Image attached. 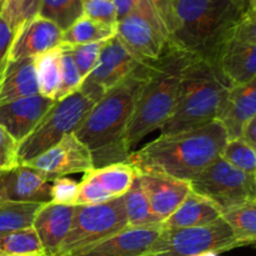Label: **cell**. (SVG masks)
<instances>
[{
	"label": "cell",
	"instance_id": "1",
	"mask_svg": "<svg viewBox=\"0 0 256 256\" xmlns=\"http://www.w3.org/2000/svg\"><path fill=\"white\" fill-rule=\"evenodd\" d=\"M150 62H142L132 74L98 100L74 132L75 136L89 149L94 169L128 162L130 155L128 128Z\"/></svg>",
	"mask_w": 256,
	"mask_h": 256
},
{
	"label": "cell",
	"instance_id": "2",
	"mask_svg": "<svg viewBox=\"0 0 256 256\" xmlns=\"http://www.w3.org/2000/svg\"><path fill=\"white\" fill-rule=\"evenodd\" d=\"M228 142L218 120L196 129L160 135L135 152L128 162L140 174H160L192 182L202 169L220 158Z\"/></svg>",
	"mask_w": 256,
	"mask_h": 256
},
{
	"label": "cell",
	"instance_id": "3",
	"mask_svg": "<svg viewBox=\"0 0 256 256\" xmlns=\"http://www.w3.org/2000/svg\"><path fill=\"white\" fill-rule=\"evenodd\" d=\"M248 8L238 0H174L175 22L169 42L214 65Z\"/></svg>",
	"mask_w": 256,
	"mask_h": 256
},
{
	"label": "cell",
	"instance_id": "4",
	"mask_svg": "<svg viewBox=\"0 0 256 256\" xmlns=\"http://www.w3.org/2000/svg\"><path fill=\"white\" fill-rule=\"evenodd\" d=\"M192 58V52L169 42L162 55L150 62L128 128L129 149L150 132L159 130L169 119L176 104L184 72Z\"/></svg>",
	"mask_w": 256,
	"mask_h": 256
},
{
	"label": "cell",
	"instance_id": "5",
	"mask_svg": "<svg viewBox=\"0 0 256 256\" xmlns=\"http://www.w3.org/2000/svg\"><path fill=\"white\" fill-rule=\"evenodd\" d=\"M230 86L215 65L194 55L182 76L174 110L159 129L160 135L196 129L216 120Z\"/></svg>",
	"mask_w": 256,
	"mask_h": 256
},
{
	"label": "cell",
	"instance_id": "6",
	"mask_svg": "<svg viewBox=\"0 0 256 256\" xmlns=\"http://www.w3.org/2000/svg\"><path fill=\"white\" fill-rule=\"evenodd\" d=\"M94 104L79 90L55 100L36 126L18 144V164L30 162L74 132Z\"/></svg>",
	"mask_w": 256,
	"mask_h": 256
},
{
	"label": "cell",
	"instance_id": "7",
	"mask_svg": "<svg viewBox=\"0 0 256 256\" xmlns=\"http://www.w3.org/2000/svg\"><path fill=\"white\" fill-rule=\"evenodd\" d=\"M128 228L122 198L94 205H76L72 225L54 256H70Z\"/></svg>",
	"mask_w": 256,
	"mask_h": 256
},
{
	"label": "cell",
	"instance_id": "8",
	"mask_svg": "<svg viewBox=\"0 0 256 256\" xmlns=\"http://www.w3.org/2000/svg\"><path fill=\"white\" fill-rule=\"evenodd\" d=\"M240 246L229 225L220 218L209 225L186 229H165L142 256H195L230 252Z\"/></svg>",
	"mask_w": 256,
	"mask_h": 256
},
{
	"label": "cell",
	"instance_id": "9",
	"mask_svg": "<svg viewBox=\"0 0 256 256\" xmlns=\"http://www.w3.org/2000/svg\"><path fill=\"white\" fill-rule=\"evenodd\" d=\"M118 39L142 62H154L169 44V34L150 0H136L116 24Z\"/></svg>",
	"mask_w": 256,
	"mask_h": 256
},
{
	"label": "cell",
	"instance_id": "10",
	"mask_svg": "<svg viewBox=\"0 0 256 256\" xmlns=\"http://www.w3.org/2000/svg\"><path fill=\"white\" fill-rule=\"evenodd\" d=\"M214 65L232 86L256 80V4L235 25Z\"/></svg>",
	"mask_w": 256,
	"mask_h": 256
},
{
	"label": "cell",
	"instance_id": "11",
	"mask_svg": "<svg viewBox=\"0 0 256 256\" xmlns=\"http://www.w3.org/2000/svg\"><path fill=\"white\" fill-rule=\"evenodd\" d=\"M189 184L192 192L212 200L222 212L256 199V175L240 172L222 158L202 169Z\"/></svg>",
	"mask_w": 256,
	"mask_h": 256
},
{
	"label": "cell",
	"instance_id": "12",
	"mask_svg": "<svg viewBox=\"0 0 256 256\" xmlns=\"http://www.w3.org/2000/svg\"><path fill=\"white\" fill-rule=\"evenodd\" d=\"M142 62H145L130 52L115 35L104 42L94 69L82 80L78 90L96 102L110 89L132 74Z\"/></svg>",
	"mask_w": 256,
	"mask_h": 256
},
{
	"label": "cell",
	"instance_id": "13",
	"mask_svg": "<svg viewBox=\"0 0 256 256\" xmlns=\"http://www.w3.org/2000/svg\"><path fill=\"white\" fill-rule=\"evenodd\" d=\"M138 172L129 162H118L84 172L79 182L75 205H94L122 198L136 179Z\"/></svg>",
	"mask_w": 256,
	"mask_h": 256
},
{
	"label": "cell",
	"instance_id": "14",
	"mask_svg": "<svg viewBox=\"0 0 256 256\" xmlns=\"http://www.w3.org/2000/svg\"><path fill=\"white\" fill-rule=\"evenodd\" d=\"M24 165L36 170L48 182L70 174L86 172L94 169L89 149L75 136L74 132L66 135L56 145Z\"/></svg>",
	"mask_w": 256,
	"mask_h": 256
},
{
	"label": "cell",
	"instance_id": "15",
	"mask_svg": "<svg viewBox=\"0 0 256 256\" xmlns=\"http://www.w3.org/2000/svg\"><path fill=\"white\" fill-rule=\"evenodd\" d=\"M0 202H52V182L24 164L0 172Z\"/></svg>",
	"mask_w": 256,
	"mask_h": 256
},
{
	"label": "cell",
	"instance_id": "16",
	"mask_svg": "<svg viewBox=\"0 0 256 256\" xmlns=\"http://www.w3.org/2000/svg\"><path fill=\"white\" fill-rule=\"evenodd\" d=\"M62 34L54 22L36 15L18 28L8 58L15 60L45 54L62 45Z\"/></svg>",
	"mask_w": 256,
	"mask_h": 256
},
{
	"label": "cell",
	"instance_id": "17",
	"mask_svg": "<svg viewBox=\"0 0 256 256\" xmlns=\"http://www.w3.org/2000/svg\"><path fill=\"white\" fill-rule=\"evenodd\" d=\"M162 225L126 228L118 234L70 256H142L152 246Z\"/></svg>",
	"mask_w": 256,
	"mask_h": 256
},
{
	"label": "cell",
	"instance_id": "18",
	"mask_svg": "<svg viewBox=\"0 0 256 256\" xmlns=\"http://www.w3.org/2000/svg\"><path fill=\"white\" fill-rule=\"evenodd\" d=\"M139 180L146 195L152 214L162 222L166 220L188 196L189 182L160 174H140Z\"/></svg>",
	"mask_w": 256,
	"mask_h": 256
},
{
	"label": "cell",
	"instance_id": "19",
	"mask_svg": "<svg viewBox=\"0 0 256 256\" xmlns=\"http://www.w3.org/2000/svg\"><path fill=\"white\" fill-rule=\"evenodd\" d=\"M55 100L36 94L0 105V126L19 144L42 120Z\"/></svg>",
	"mask_w": 256,
	"mask_h": 256
},
{
	"label": "cell",
	"instance_id": "20",
	"mask_svg": "<svg viewBox=\"0 0 256 256\" xmlns=\"http://www.w3.org/2000/svg\"><path fill=\"white\" fill-rule=\"evenodd\" d=\"M76 205L45 202L35 214L32 228L46 256H54L72 225Z\"/></svg>",
	"mask_w": 256,
	"mask_h": 256
},
{
	"label": "cell",
	"instance_id": "21",
	"mask_svg": "<svg viewBox=\"0 0 256 256\" xmlns=\"http://www.w3.org/2000/svg\"><path fill=\"white\" fill-rule=\"evenodd\" d=\"M256 116V80L230 86L216 120L222 125L228 140L239 139L242 128Z\"/></svg>",
	"mask_w": 256,
	"mask_h": 256
},
{
	"label": "cell",
	"instance_id": "22",
	"mask_svg": "<svg viewBox=\"0 0 256 256\" xmlns=\"http://www.w3.org/2000/svg\"><path fill=\"white\" fill-rule=\"evenodd\" d=\"M40 94L35 58L6 59L0 65V105Z\"/></svg>",
	"mask_w": 256,
	"mask_h": 256
},
{
	"label": "cell",
	"instance_id": "23",
	"mask_svg": "<svg viewBox=\"0 0 256 256\" xmlns=\"http://www.w3.org/2000/svg\"><path fill=\"white\" fill-rule=\"evenodd\" d=\"M222 218V209L212 200L192 190L176 210L162 222L165 229H186L209 225Z\"/></svg>",
	"mask_w": 256,
	"mask_h": 256
},
{
	"label": "cell",
	"instance_id": "24",
	"mask_svg": "<svg viewBox=\"0 0 256 256\" xmlns=\"http://www.w3.org/2000/svg\"><path fill=\"white\" fill-rule=\"evenodd\" d=\"M222 219L229 225L240 246H249L255 244L256 199L222 210Z\"/></svg>",
	"mask_w": 256,
	"mask_h": 256
},
{
	"label": "cell",
	"instance_id": "25",
	"mask_svg": "<svg viewBox=\"0 0 256 256\" xmlns=\"http://www.w3.org/2000/svg\"><path fill=\"white\" fill-rule=\"evenodd\" d=\"M128 228H145L162 225V222L152 214L146 195L140 185L139 174L126 194L122 195Z\"/></svg>",
	"mask_w": 256,
	"mask_h": 256
},
{
	"label": "cell",
	"instance_id": "26",
	"mask_svg": "<svg viewBox=\"0 0 256 256\" xmlns=\"http://www.w3.org/2000/svg\"><path fill=\"white\" fill-rule=\"evenodd\" d=\"M116 34V26L102 24L82 15L69 29L62 32V44L82 45L106 42Z\"/></svg>",
	"mask_w": 256,
	"mask_h": 256
},
{
	"label": "cell",
	"instance_id": "27",
	"mask_svg": "<svg viewBox=\"0 0 256 256\" xmlns=\"http://www.w3.org/2000/svg\"><path fill=\"white\" fill-rule=\"evenodd\" d=\"M42 206L40 202H0V236L32 228L35 214Z\"/></svg>",
	"mask_w": 256,
	"mask_h": 256
},
{
	"label": "cell",
	"instance_id": "28",
	"mask_svg": "<svg viewBox=\"0 0 256 256\" xmlns=\"http://www.w3.org/2000/svg\"><path fill=\"white\" fill-rule=\"evenodd\" d=\"M38 15L65 32L84 15V0H42Z\"/></svg>",
	"mask_w": 256,
	"mask_h": 256
},
{
	"label": "cell",
	"instance_id": "29",
	"mask_svg": "<svg viewBox=\"0 0 256 256\" xmlns=\"http://www.w3.org/2000/svg\"><path fill=\"white\" fill-rule=\"evenodd\" d=\"M39 92L48 99H56L60 84L59 46L35 58Z\"/></svg>",
	"mask_w": 256,
	"mask_h": 256
},
{
	"label": "cell",
	"instance_id": "30",
	"mask_svg": "<svg viewBox=\"0 0 256 256\" xmlns=\"http://www.w3.org/2000/svg\"><path fill=\"white\" fill-rule=\"evenodd\" d=\"M32 254H44L32 228L0 236V256H26Z\"/></svg>",
	"mask_w": 256,
	"mask_h": 256
},
{
	"label": "cell",
	"instance_id": "31",
	"mask_svg": "<svg viewBox=\"0 0 256 256\" xmlns=\"http://www.w3.org/2000/svg\"><path fill=\"white\" fill-rule=\"evenodd\" d=\"M220 158L240 172L256 175V149L244 140H228Z\"/></svg>",
	"mask_w": 256,
	"mask_h": 256
},
{
	"label": "cell",
	"instance_id": "32",
	"mask_svg": "<svg viewBox=\"0 0 256 256\" xmlns=\"http://www.w3.org/2000/svg\"><path fill=\"white\" fill-rule=\"evenodd\" d=\"M59 62H60V84L58 90L56 99L60 100L68 95L72 94L80 88L82 78L72 59L69 45L62 44L59 46Z\"/></svg>",
	"mask_w": 256,
	"mask_h": 256
},
{
	"label": "cell",
	"instance_id": "33",
	"mask_svg": "<svg viewBox=\"0 0 256 256\" xmlns=\"http://www.w3.org/2000/svg\"><path fill=\"white\" fill-rule=\"evenodd\" d=\"M104 42H105L82 45H69L72 59H74L75 65H76L82 80L94 69L98 59H99L100 52H102V48L104 45Z\"/></svg>",
	"mask_w": 256,
	"mask_h": 256
},
{
	"label": "cell",
	"instance_id": "34",
	"mask_svg": "<svg viewBox=\"0 0 256 256\" xmlns=\"http://www.w3.org/2000/svg\"><path fill=\"white\" fill-rule=\"evenodd\" d=\"M84 15L102 24L116 26L119 22L112 0H84Z\"/></svg>",
	"mask_w": 256,
	"mask_h": 256
},
{
	"label": "cell",
	"instance_id": "35",
	"mask_svg": "<svg viewBox=\"0 0 256 256\" xmlns=\"http://www.w3.org/2000/svg\"><path fill=\"white\" fill-rule=\"evenodd\" d=\"M79 182L68 176L56 178L52 182V202L62 205H75Z\"/></svg>",
	"mask_w": 256,
	"mask_h": 256
},
{
	"label": "cell",
	"instance_id": "36",
	"mask_svg": "<svg viewBox=\"0 0 256 256\" xmlns=\"http://www.w3.org/2000/svg\"><path fill=\"white\" fill-rule=\"evenodd\" d=\"M18 142L0 126V172L12 169L18 164Z\"/></svg>",
	"mask_w": 256,
	"mask_h": 256
},
{
	"label": "cell",
	"instance_id": "37",
	"mask_svg": "<svg viewBox=\"0 0 256 256\" xmlns=\"http://www.w3.org/2000/svg\"><path fill=\"white\" fill-rule=\"evenodd\" d=\"M15 32L8 22H5L2 16H0V65L2 64L5 59H6L8 54H9L10 46L14 40Z\"/></svg>",
	"mask_w": 256,
	"mask_h": 256
},
{
	"label": "cell",
	"instance_id": "38",
	"mask_svg": "<svg viewBox=\"0 0 256 256\" xmlns=\"http://www.w3.org/2000/svg\"><path fill=\"white\" fill-rule=\"evenodd\" d=\"M40 4H42V0H22L19 14V26L32 18L36 16L40 9Z\"/></svg>",
	"mask_w": 256,
	"mask_h": 256
},
{
	"label": "cell",
	"instance_id": "39",
	"mask_svg": "<svg viewBox=\"0 0 256 256\" xmlns=\"http://www.w3.org/2000/svg\"><path fill=\"white\" fill-rule=\"evenodd\" d=\"M239 139L244 140L245 142H248V144L256 149V116L249 120L246 125L242 128Z\"/></svg>",
	"mask_w": 256,
	"mask_h": 256
},
{
	"label": "cell",
	"instance_id": "40",
	"mask_svg": "<svg viewBox=\"0 0 256 256\" xmlns=\"http://www.w3.org/2000/svg\"><path fill=\"white\" fill-rule=\"evenodd\" d=\"M112 2H114L115 8H116L119 19L124 18L136 4V0H112Z\"/></svg>",
	"mask_w": 256,
	"mask_h": 256
},
{
	"label": "cell",
	"instance_id": "41",
	"mask_svg": "<svg viewBox=\"0 0 256 256\" xmlns=\"http://www.w3.org/2000/svg\"><path fill=\"white\" fill-rule=\"evenodd\" d=\"M238 2H240L245 6H250V5L256 4V0H238Z\"/></svg>",
	"mask_w": 256,
	"mask_h": 256
},
{
	"label": "cell",
	"instance_id": "42",
	"mask_svg": "<svg viewBox=\"0 0 256 256\" xmlns=\"http://www.w3.org/2000/svg\"><path fill=\"white\" fill-rule=\"evenodd\" d=\"M204 256H219V254H215V252H206Z\"/></svg>",
	"mask_w": 256,
	"mask_h": 256
},
{
	"label": "cell",
	"instance_id": "43",
	"mask_svg": "<svg viewBox=\"0 0 256 256\" xmlns=\"http://www.w3.org/2000/svg\"><path fill=\"white\" fill-rule=\"evenodd\" d=\"M26 256H46L45 254H32V255H26Z\"/></svg>",
	"mask_w": 256,
	"mask_h": 256
},
{
	"label": "cell",
	"instance_id": "44",
	"mask_svg": "<svg viewBox=\"0 0 256 256\" xmlns=\"http://www.w3.org/2000/svg\"><path fill=\"white\" fill-rule=\"evenodd\" d=\"M206 254V252H205ZM195 256H204V254H200V255H195Z\"/></svg>",
	"mask_w": 256,
	"mask_h": 256
},
{
	"label": "cell",
	"instance_id": "45",
	"mask_svg": "<svg viewBox=\"0 0 256 256\" xmlns=\"http://www.w3.org/2000/svg\"><path fill=\"white\" fill-rule=\"evenodd\" d=\"M0 6H2V2H0Z\"/></svg>",
	"mask_w": 256,
	"mask_h": 256
},
{
	"label": "cell",
	"instance_id": "46",
	"mask_svg": "<svg viewBox=\"0 0 256 256\" xmlns=\"http://www.w3.org/2000/svg\"><path fill=\"white\" fill-rule=\"evenodd\" d=\"M0 2H2V0H0Z\"/></svg>",
	"mask_w": 256,
	"mask_h": 256
}]
</instances>
